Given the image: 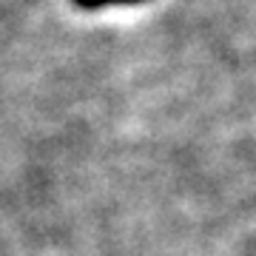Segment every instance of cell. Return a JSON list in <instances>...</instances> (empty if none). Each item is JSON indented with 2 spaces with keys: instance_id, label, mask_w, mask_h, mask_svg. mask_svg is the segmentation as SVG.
<instances>
[{
  "instance_id": "6da1fadb",
  "label": "cell",
  "mask_w": 256,
  "mask_h": 256,
  "mask_svg": "<svg viewBox=\"0 0 256 256\" xmlns=\"http://www.w3.org/2000/svg\"><path fill=\"white\" fill-rule=\"evenodd\" d=\"M140 3H148V0H74V6L86 9V12L114 9V6H140Z\"/></svg>"
}]
</instances>
